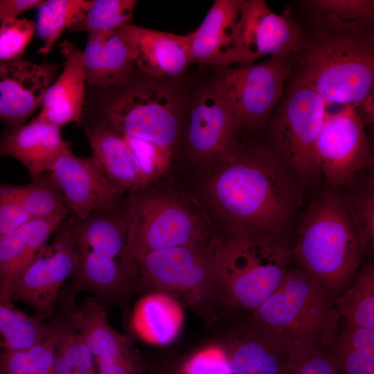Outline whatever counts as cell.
I'll list each match as a JSON object with an SVG mask.
<instances>
[{
	"label": "cell",
	"mask_w": 374,
	"mask_h": 374,
	"mask_svg": "<svg viewBox=\"0 0 374 374\" xmlns=\"http://www.w3.org/2000/svg\"><path fill=\"white\" fill-rule=\"evenodd\" d=\"M303 185L269 147L236 143L208 181L209 199L229 235L284 239Z\"/></svg>",
	"instance_id": "6da1fadb"
},
{
	"label": "cell",
	"mask_w": 374,
	"mask_h": 374,
	"mask_svg": "<svg viewBox=\"0 0 374 374\" xmlns=\"http://www.w3.org/2000/svg\"><path fill=\"white\" fill-rule=\"evenodd\" d=\"M307 22L290 55L291 78L312 88L327 106L357 105L373 91L374 20Z\"/></svg>",
	"instance_id": "7a4b0ae2"
},
{
	"label": "cell",
	"mask_w": 374,
	"mask_h": 374,
	"mask_svg": "<svg viewBox=\"0 0 374 374\" xmlns=\"http://www.w3.org/2000/svg\"><path fill=\"white\" fill-rule=\"evenodd\" d=\"M301 269L327 293L339 291L357 268L363 253L344 197L335 189L308 208L292 251Z\"/></svg>",
	"instance_id": "3957f363"
},
{
	"label": "cell",
	"mask_w": 374,
	"mask_h": 374,
	"mask_svg": "<svg viewBox=\"0 0 374 374\" xmlns=\"http://www.w3.org/2000/svg\"><path fill=\"white\" fill-rule=\"evenodd\" d=\"M292 254L283 238L242 234L215 240L218 287L231 304L253 312L280 284Z\"/></svg>",
	"instance_id": "277c9868"
},
{
	"label": "cell",
	"mask_w": 374,
	"mask_h": 374,
	"mask_svg": "<svg viewBox=\"0 0 374 374\" xmlns=\"http://www.w3.org/2000/svg\"><path fill=\"white\" fill-rule=\"evenodd\" d=\"M290 80L272 120L268 145L305 184L319 175L314 150L327 105L308 84Z\"/></svg>",
	"instance_id": "5b68a950"
},
{
	"label": "cell",
	"mask_w": 374,
	"mask_h": 374,
	"mask_svg": "<svg viewBox=\"0 0 374 374\" xmlns=\"http://www.w3.org/2000/svg\"><path fill=\"white\" fill-rule=\"evenodd\" d=\"M215 69L209 88L230 106L237 130L263 125L292 76L290 57H269L257 64Z\"/></svg>",
	"instance_id": "8992f818"
},
{
	"label": "cell",
	"mask_w": 374,
	"mask_h": 374,
	"mask_svg": "<svg viewBox=\"0 0 374 374\" xmlns=\"http://www.w3.org/2000/svg\"><path fill=\"white\" fill-rule=\"evenodd\" d=\"M193 243L149 252L135 263L143 287L174 297L183 296L193 304H208L219 288L208 247Z\"/></svg>",
	"instance_id": "52a82bcc"
},
{
	"label": "cell",
	"mask_w": 374,
	"mask_h": 374,
	"mask_svg": "<svg viewBox=\"0 0 374 374\" xmlns=\"http://www.w3.org/2000/svg\"><path fill=\"white\" fill-rule=\"evenodd\" d=\"M253 312L254 323L286 339L317 337L329 315L327 294L303 269H290Z\"/></svg>",
	"instance_id": "ba28073f"
},
{
	"label": "cell",
	"mask_w": 374,
	"mask_h": 374,
	"mask_svg": "<svg viewBox=\"0 0 374 374\" xmlns=\"http://www.w3.org/2000/svg\"><path fill=\"white\" fill-rule=\"evenodd\" d=\"M126 233L127 254L134 266L149 252L201 243L206 238L195 215L179 202L161 196L144 197L130 204Z\"/></svg>",
	"instance_id": "9c48e42d"
},
{
	"label": "cell",
	"mask_w": 374,
	"mask_h": 374,
	"mask_svg": "<svg viewBox=\"0 0 374 374\" xmlns=\"http://www.w3.org/2000/svg\"><path fill=\"white\" fill-rule=\"evenodd\" d=\"M107 125L118 133L172 152L178 135V105L159 86L133 89L116 98L107 111Z\"/></svg>",
	"instance_id": "30bf717a"
},
{
	"label": "cell",
	"mask_w": 374,
	"mask_h": 374,
	"mask_svg": "<svg viewBox=\"0 0 374 374\" xmlns=\"http://www.w3.org/2000/svg\"><path fill=\"white\" fill-rule=\"evenodd\" d=\"M346 105L328 114L318 136L314 156L319 172L332 189L350 186L372 164V153L366 125L355 109Z\"/></svg>",
	"instance_id": "8fae6325"
},
{
	"label": "cell",
	"mask_w": 374,
	"mask_h": 374,
	"mask_svg": "<svg viewBox=\"0 0 374 374\" xmlns=\"http://www.w3.org/2000/svg\"><path fill=\"white\" fill-rule=\"evenodd\" d=\"M64 222L52 242L37 253L8 290L12 301L29 306L43 320L52 316L64 283L71 276L78 261L71 234Z\"/></svg>",
	"instance_id": "7c38bea8"
},
{
	"label": "cell",
	"mask_w": 374,
	"mask_h": 374,
	"mask_svg": "<svg viewBox=\"0 0 374 374\" xmlns=\"http://www.w3.org/2000/svg\"><path fill=\"white\" fill-rule=\"evenodd\" d=\"M62 316L90 350L98 374H130L146 370L141 355L127 337L111 326L105 308L96 299L87 298L80 305L74 300L65 301Z\"/></svg>",
	"instance_id": "4fadbf2b"
},
{
	"label": "cell",
	"mask_w": 374,
	"mask_h": 374,
	"mask_svg": "<svg viewBox=\"0 0 374 374\" xmlns=\"http://www.w3.org/2000/svg\"><path fill=\"white\" fill-rule=\"evenodd\" d=\"M302 37L300 24L278 15L264 0H242L238 22V66L265 57H290Z\"/></svg>",
	"instance_id": "5bb4252c"
},
{
	"label": "cell",
	"mask_w": 374,
	"mask_h": 374,
	"mask_svg": "<svg viewBox=\"0 0 374 374\" xmlns=\"http://www.w3.org/2000/svg\"><path fill=\"white\" fill-rule=\"evenodd\" d=\"M48 172L69 214L78 219L114 204L123 193L109 180L92 155L77 156L71 148L57 157Z\"/></svg>",
	"instance_id": "9a60e30c"
},
{
	"label": "cell",
	"mask_w": 374,
	"mask_h": 374,
	"mask_svg": "<svg viewBox=\"0 0 374 374\" xmlns=\"http://www.w3.org/2000/svg\"><path fill=\"white\" fill-rule=\"evenodd\" d=\"M57 71L51 63L24 59L0 62V120L8 130L24 125L41 107Z\"/></svg>",
	"instance_id": "2e32d148"
},
{
	"label": "cell",
	"mask_w": 374,
	"mask_h": 374,
	"mask_svg": "<svg viewBox=\"0 0 374 374\" xmlns=\"http://www.w3.org/2000/svg\"><path fill=\"white\" fill-rule=\"evenodd\" d=\"M242 1H214L199 26L187 35L190 63L214 67L238 64V22Z\"/></svg>",
	"instance_id": "e0dca14e"
},
{
	"label": "cell",
	"mask_w": 374,
	"mask_h": 374,
	"mask_svg": "<svg viewBox=\"0 0 374 374\" xmlns=\"http://www.w3.org/2000/svg\"><path fill=\"white\" fill-rule=\"evenodd\" d=\"M84 132L92 156L122 192L142 188L164 173L142 160L125 139L107 124L86 126Z\"/></svg>",
	"instance_id": "ac0fdd59"
},
{
	"label": "cell",
	"mask_w": 374,
	"mask_h": 374,
	"mask_svg": "<svg viewBox=\"0 0 374 374\" xmlns=\"http://www.w3.org/2000/svg\"><path fill=\"white\" fill-rule=\"evenodd\" d=\"M237 128L229 104L210 88L197 98L190 118L188 143L199 157L222 160L236 145Z\"/></svg>",
	"instance_id": "d6986e66"
},
{
	"label": "cell",
	"mask_w": 374,
	"mask_h": 374,
	"mask_svg": "<svg viewBox=\"0 0 374 374\" xmlns=\"http://www.w3.org/2000/svg\"><path fill=\"white\" fill-rule=\"evenodd\" d=\"M223 350L233 374H285L292 341L254 323L235 334Z\"/></svg>",
	"instance_id": "ffe728a7"
},
{
	"label": "cell",
	"mask_w": 374,
	"mask_h": 374,
	"mask_svg": "<svg viewBox=\"0 0 374 374\" xmlns=\"http://www.w3.org/2000/svg\"><path fill=\"white\" fill-rule=\"evenodd\" d=\"M60 49L64 58L62 71L47 89L37 117L61 128L82 121L86 77L82 51L77 44L64 39Z\"/></svg>",
	"instance_id": "44dd1931"
},
{
	"label": "cell",
	"mask_w": 374,
	"mask_h": 374,
	"mask_svg": "<svg viewBox=\"0 0 374 374\" xmlns=\"http://www.w3.org/2000/svg\"><path fill=\"white\" fill-rule=\"evenodd\" d=\"M125 29L132 57L142 71L156 77H178L190 63L187 35L129 24Z\"/></svg>",
	"instance_id": "7402d4cb"
},
{
	"label": "cell",
	"mask_w": 374,
	"mask_h": 374,
	"mask_svg": "<svg viewBox=\"0 0 374 374\" xmlns=\"http://www.w3.org/2000/svg\"><path fill=\"white\" fill-rule=\"evenodd\" d=\"M60 130L36 116L28 124L3 132L0 139V157L18 160L32 179L48 172L57 157L70 148Z\"/></svg>",
	"instance_id": "603a6c76"
},
{
	"label": "cell",
	"mask_w": 374,
	"mask_h": 374,
	"mask_svg": "<svg viewBox=\"0 0 374 374\" xmlns=\"http://www.w3.org/2000/svg\"><path fill=\"white\" fill-rule=\"evenodd\" d=\"M77 253V264L64 301H73L80 292L121 301L136 287V271L132 267L92 250Z\"/></svg>",
	"instance_id": "cb8c5ba5"
},
{
	"label": "cell",
	"mask_w": 374,
	"mask_h": 374,
	"mask_svg": "<svg viewBox=\"0 0 374 374\" xmlns=\"http://www.w3.org/2000/svg\"><path fill=\"white\" fill-rule=\"evenodd\" d=\"M82 60L88 84L109 87L124 81L134 65L125 26L112 31L88 33Z\"/></svg>",
	"instance_id": "d4e9b609"
},
{
	"label": "cell",
	"mask_w": 374,
	"mask_h": 374,
	"mask_svg": "<svg viewBox=\"0 0 374 374\" xmlns=\"http://www.w3.org/2000/svg\"><path fill=\"white\" fill-rule=\"evenodd\" d=\"M66 219H30L15 231L0 237V289L8 294L49 237Z\"/></svg>",
	"instance_id": "484cf974"
},
{
	"label": "cell",
	"mask_w": 374,
	"mask_h": 374,
	"mask_svg": "<svg viewBox=\"0 0 374 374\" xmlns=\"http://www.w3.org/2000/svg\"><path fill=\"white\" fill-rule=\"evenodd\" d=\"M107 207L95 211L82 219L71 215L66 222L76 251L92 250L135 269L127 250L128 213L118 218L108 215Z\"/></svg>",
	"instance_id": "4316f807"
},
{
	"label": "cell",
	"mask_w": 374,
	"mask_h": 374,
	"mask_svg": "<svg viewBox=\"0 0 374 374\" xmlns=\"http://www.w3.org/2000/svg\"><path fill=\"white\" fill-rule=\"evenodd\" d=\"M184 321V312L178 301L172 296L152 292L135 304L131 327L144 341L166 345L178 335Z\"/></svg>",
	"instance_id": "83f0119b"
},
{
	"label": "cell",
	"mask_w": 374,
	"mask_h": 374,
	"mask_svg": "<svg viewBox=\"0 0 374 374\" xmlns=\"http://www.w3.org/2000/svg\"><path fill=\"white\" fill-rule=\"evenodd\" d=\"M323 348L341 374H374V329L347 325Z\"/></svg>",
	"instance_id": "f1b7e54d"
},
{
	"label": "cell",
	"mask_w": 374,
	"mask_h": 374,
	"mask_svg": "<svg viewBox=\"0 0 374 374\" xmlns=\"http://www.w3.org/2000/svg\"><path fill=\"white\" fill-rule=\"evenodd\" d=\"M53 321L45 322L17 308L0 289V349L21 350L42 341L51 333Z\"/></svg>",
	"instance_id": "f546056e"
},
{
	"label": "cell",
	"mask_w": 374,
	"mask_h": 374,
	"mask_svg": "<svg viewBox=\"0 0 374 374\" xmlns=\"http://www.w3.org/2000/svg\"><path fill=\"white\" fill-rule=\"evenodd\" d=\"M92 0H46L38 9L36 31L44 44L38 53L47 55L62 33L84 17Z\"/></svg>",
	"instance_id": "4dcf8cb0"
},
{
	"label": "cell",
	"mask_w": 374,
	"mask_h": 374,
	"mask_svg": "<svg viewBox=\"0 0 374 374\" xmlns=\"http://www.w3.org/2000/svg\"><path fill=\"white\" fill-rule=\"evenodd\" d=\"M32 179L23 186L8 185L10 193L30 219H66L69 212L64 196L50 175L44 173Z\"/></svg>",
	"instance_id": "1f68e13d"
},
{
	"label": "cell",
	"mask_w": 374,
	"mask_h": 374,
	"mask_svg": "<svg viewBox=\"0 0 374 374\" xmlns=\"http://www.w3.org/2000/svg\"><path fill=\"white\" fill-rule=\"evenodd\" d=\"M55 326L54 374H98L93 357L79 334L60 315Z\"/></svg>",
	"instance_id": "d6a6232c"
},
{
	"label": "cell",
	"mask_w": 374,
	"mask_h": 374,
	"mask_svg": "<svg viewBox=\"0 0 374 374\" xmlns=\"http://www.w3.org/2000/svg\"><path fill=\"white\" fill-rule=\"evenodd\" d=\"M338 314L347 325L374 329V268L369 265L337 300Z\"/></svg>",
	"instance_id": "836d02e7"
},
{
	"label": "cell",
	"mask_w": 374,
	"mask_h": 374,
	"mask_svg": "<svg viewBox=\"0 0 374 374\" xmlns=\"http://www.w3.org/2000/svg\"><path fill=\"white\" fill-rule=\"evenodd\" d=\"M344 197L350 221L357 233L362 253L374 244V179L371 175L355 180Z\"/></svg>",
	"instance_id": "e575fe53"
},
{
	"label": "cell",
	"mask_w": 374,
	"mask_h": 374,
	"mask_svg": "<svg viewBox=\"0 0 374 374\" xmlns=\"http://www.w3.org/2000/svg\"><path fill=\"white\" fill-rule=\"evenodd\" d=\"M52 321L53 329L42 341L25 350L1 351V374H54L56 334L55 323Z\"/></svg>",
	"instance_id": "d590c367"
},
{
	"label": "cell",
	"mask_w": 374,
	"mask_h": 374,
	"mask_svg": "<svg viewBox=\"0 0 374 374\" xmlns=\"http://www.w3.org/2000/svg\"><path fill=\"white\" fill-rule=\"evenodd\" d=\"M300 3L307 21L352 23L374 20L373 0H306Z\"/></svg>",
	"instance_id": "8d00e7d4"
},
{
	"label": "cell",
	"mask_w": 374,
	"mask_h": 374,
	"mask_svg": "<svg viewBox=\"0 0 374 374\" xmlns=\"http://www.w3.org/2000/svg\"><path fill=\"white\" fill-rule=\"evenodd\" d=\"M135 0H92L83 19L70 30L95 33L112 31L131 24Z\"/></svg>",
	"instance_id": "74e56055"
},
{
	"label": "cell",
	"mask_w": 374,
	"mask_h": 374,
	"mask_svg": "<svg viewBox=\"0 0 374 374\" xmlns=\"http://www.w3.org/2000/svg\"><path fill=\"white\" fill-rule=\"evenodd\" d=\"M285 374H341L316 337L292 341L291 361Z\"/></svg>",
	"instance_id": "f35d334b"
},
{
	"label": "cell",
	"mask_w": 374,
	"mask_h": 374,
	"mask_svg": "<svg viewBox=\"0 0 374 374\" xmlns=\"http://www.w3.org/2000/svg\"><path fill=\"white\" fill-rule=\"evenodd\" d=\"M35 31V24L26 18L1 24L0 62L21 59Z\"/></svg>",
	"instance_id": "ab89813d"
},
{
	"label": "cell",
	"mask_w": 374,
	"mask_h": 374,
	"mask_svg": "<svg viewBox=\"0 0 374 374\" xmlns=\"http://www.w3.org/2000/svg\"><path fill=\"white\" fill-rule=\"evenodd\" d=\"M192 374H233L223 348L208 347L193 355L184 362Z\"/></svg>",
	"instance_id": "60d3db41"
},
{
	"label": "cell",
	"mask_w": 374,
	"mask_h": 374,
	"mask_svg": "<svg viewBox=\"0 0 374 374\" xmlns=\"http://www.w3.org/2000/svg\"><path fill=\"white\" fill-rule=\"evenodd\" d=\"M29 220L8 185L0 183V237L15 231Z\"/></svg>",
	"instance_id": "b9f144b4"
},
{
	"label": "cell",
	"mask_w": 374,
	"mask_h": 374,
	"mask_svg": "<svg viewBox=\"0 0 374 374\" xmlns=\"http://www.w3.org/2000/svg\"><path fill=\"white\" fill-rule=\"evenodd\" d=\"M44 0H0V24L12 21L30 10L38 8Z\"/></svg>",
	"instance_id": "7bdbcfd3"
},
{
	"label": "cell",
	"mask_w": 374,
	"mask_h": 374,
	"mask_svg": "<svg viewBox=\"0 0 374 374\" xmlns=\"http://www.w3.org/2000/svg\"><path fill=\"white\" fill-rule=\"evenodd\" d=\"M355 109L365 125L374 121V92L369 93L355 106Z\"/></svg>",
	"instance_id": "ee69618b"
},
{
	"label": "cell",
	"mask_w": 374,
	"mask_h": 374,
	"mask_svg": "<svg viewBox=\"0 0 374 374\" xmlns=\"http://www.w3.org/2000/svg\"><path fill=\"white\" fill-rule=\"evenodd\" d=\"M152 374H192L184 366V362L179 365L170 364L158 368Z\"/></svg>",
	"instance_id": "f6af8a7d"
},
{
	"label": "cell",
	"mask_w": 374,
	"mask_h": 374,
	"mask_svg": "<svg viewBox=\"0 0 374 374\" xmlns=\"http://www.w3.org/2000/svg\"><path fill=\"white\" fill-rule=\"evenodd\" d=\"M0 374H1V372H0Z\"/></svg>",
	"instance_id": "bcb514c9"
}]
</instances>
